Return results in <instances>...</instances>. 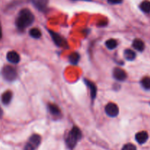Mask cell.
Returning <instances> with one entry per match:
<instances>
[{
	"label": "cell",
	"instance_id": "6",
	"mask_svg": "<svg viewBox=\"0 0 150 150\" xmlns=\"http://www.w3.org/2000/svg\"><path fill=\"white\" fill-rule=\"evenodd\" d=\"M49 33L56 45L59 47H63V48L67 46V43L65 41V40L62 37L60 36L59 34L55 33V32H52V31H49Z\"/></svg>",
	"mask_w": 150,
	"mask_h": 150
},
{
	"label": "cell",
	"instance_id": "14",
	"mask_svg": "<svg viewBox=\"0 0 150 150\" xmlns=\"http://www.w3.org/2000/svg\"><path fill=\"white\" fill-rule=\"evenodd\" d=\"M48 110H49L50 113L55 117H59L61 114V111H60L59 108L55 104H49L48 105Z\"/></svg>",
	"mask_w": 150,
	"mask_h": 150
},
{
	"label": "cell",
	"instance_id": "11",
	"mask_svg": "<svg viewBox=\"0 0 150 150\" xmlns=\"http://www.w3.org/2000/svg\"><path fill=\"white\" fill-rule=\"evenodd\" d=\"M84 81H85V83L86 84V86L89 88V90H90L91 98H92V100H95V97H96V95H97L96 85H95L93 82L90 81H89V80H86V79H85Z\"/></svg>",
	"mask_w": 150,
	"mask_h": 150
},
{
	"label": "cell",
	"instance_id": "9",
	"mask_svg": "<svg viewBox=\"0 0 150 150\" xmlns=\"http://www.w3.org/2000/svg\"><path fill=\"white\" fill-rule=\"evenodd\" d=\"M136 140L140 144H143L146 143L149 138V135L146 131H141L136 133Z\"/></svg>",
	"mask_w": 150,
	"mask_h": 150
},
{
	"label": "cell",
	"instance_id": "12",
	"mask_svg": "<svg viewBox=\"0 0 150 150\" xmlns=\"http://www.w3.org/2000/svg\"><path fill=\"white\" fill-rule=\"evenodd\" d=\"M12 98H13V93H12L11 91H6L1 95V102L4 105H8L11 101Z\"/></svg>",
	"mask_w": 150,
	"mask_h": 150
},
{
	"label": "cell",
	"instance_id": "24",
	"mask_svg": "<svg viewBox=\"0 0 150 150\" xmlns=\"http://www.w3.org/2000/svg\"><path fill=\"white\" fill-rule=\"evenodd\" d=\"M2 115H3V111H2V110H1V108H0V118L2 117Z\"/></svg>",
	"mask_w": 150,
	"mask_h": 150
},
{
	"label": "cell",
	"instance_id": "5",
	"mask_svg": "<svg viewBox=\"0 0 150 150\" xmlns=\"http://www.w3.org/2000/svg\"><path fill=\"white\" fill-rule=\"evenodd\" d=\"M105 111L110 117H116L119 114V107L114 103H109L105 108Z\"/></svg>",
	"mask_w": 150,
	"mask_h": 150
},
{
	"label": "cell",
	"instance_id": "2",
	"mask_svg": "<svg viewBox=\"0 0 150 150\" xmlns=\"http://www.w3.org/2000/svg\"><path fill=\"white\" fill-rule=\"evenodd\" d=\"M81 132L79 127H73L72 130L69 132L67 137L66 139V144L69 149H73L77 144L78 142L81 138Z\"/></svg>",
	"mask_w": 150,
	"mask_h": 150
},
{
	"label": "cell",
	"instance_id": "19",
	"mask_svg": "<svg viewBox=\"0 0 150 150\" xmlns=\"http://www.w3.org/2000/svg\"><path fill=\"white\" fill-rule=\"evenodd\" d=\"M105 45L110 50H113L117 47V41L114 39H109L105 42Z\"/></svg>",
	"mask_w": 150,
	"mask_h": 150
},
{
	"label": "cell",
	"instance_id": "25",
	"mask_svg": "<svg viewBox=\"0 0 150 150\" xmlns=\"http://www.w3.org/2000/svg\"><path fill=\"white\" fill-rule=\"evenodd\" d=\"M85 1H88V0H85Z\"/></svg>",
	"mask_w": 150,
	"mask_h": 150
},
{
	"label": "cell",
	"instance_id": "7",
	"mask_svg": "<svg viewBox=\"0 0 150 150\" xmlns=\"http://www.w3.org/2000/svg\"><path fill=\"white\" fill-rule=\"evenodd\" d=\"M113 76H114V79H117V81H125L127 79V73H125L124 70L121 68H114V72H113Z\"/></svg>",
	"mask_w": 150,
	"mask_h": 150
},
{
	"label": "cell",
	"instance_id": "18",
	"mask_svg": "<svg viewBox=\"0 0 150 150\" xmlns=\"http://www.w3.org/2000/svg\"><path fill=\"white\" fill-rule=\"evenodd\" d=\"M29 35L35 39H39L41 37V32L38 28H33L29 30Z\"/></svg>",
	"mask_w": 150,
	"mask_h": 150
},
{
	"label": "cell",
	"instance_id": "8",
	"mask_svg": "<svg viewBox=\"0 0 150 150\" xmlns=\"http://www.w3.org/2000/svg\"><path fill=\"white\" fill-rule=\"evenodd\" d=\"M7 59L9 62L13 64H18L20 62V56L16 51H9L7 54Z\"/></svg>",
	"mask_w": 150,
	"mask_h": 150
},
{
	"label": "cell",
	"instance_id": "13",
	"mask_svg": "<svg viewBox=\"0 0 150 150\" xmlns=\"http://www.w3.org/2000/svg\"><path fill=\"white\" fill-rule=\"evenodd\" d=\"M133 47L139 51H143L145 48L144 42L140 39H136L133 42Z\"/></svg>",
	"mask_w": 150,
	"mask_h": 150
},
{
	"label": "cell",
	"instance_id": "4",
	"mask_svg": "<svg viewBox=\"0 0 150 150\" xmlns=\"http://www.w3.org/2000/svg\"><path fill=\"white\" fill-rule=\"evenodd\" d=\"M1 73H2L4 79L8 81H13L17 77V72H16V69L10 65L4 66Z\"/></svg>",
	"mask_w": 150,
	"mask_h": 150
},
{
	"label": "cell",
	"instance_id": "15",
	"mask_svg": "<svg viewBox=\"0 0 150 150\" xmlns=\"http://www.w3.org/2000/svg\"><path fill=\"white\" fill-rule=\"evenodd\" d=\"M124 57L128 61H133L136 59V54L133 51L130 49H126L124 51Z\"/></svg>",
	"mask_w": 150,
	"mask_h": 150
},
{
	"label": "cell",
	"instance_id": "10",
	"mask_svg": "<svg viewBox=\"0 0 150 150\" xmlns=\"http://www.w3.org/2000/svg\"><path fill=\"white\" fill-rule=\"evenodd\" d=\"M32 2L38 10L44 11L48 5V0H32Z\"/></svg>",
	"mask_w": 150,
	"mask_h": 150
},
{
	"label": "cell",
	"instance_id": "22",
	"mask_svg": "<svg viewBox=\"0 0 150 150\" xmlns=\"http://www.w3.org/2000/svg\"><path fill=\"white\" fill-rule=\"evenodd\" d=\"M123 0H108V2L111 4H117L122 2Z\"/></svg>",
	"mask_w": 150,
	"mask_h": 150
},
{
	"label": "cell",
	"instance_id": "3",
	"mask_svg": "<svg viewBox=\"0 0 150 150\" xmlns=\"http://www.w3.org/2000/svg\"><path fill=\"white\" fill-rule=\"evenodd\" d=\"M41 142V137L38 134H34L29 138L24 146V150H35Z\"/></svg>",
	"mask_w": 150,
	"mask_h": 150
},
{
	"label": "cell",
	"instance_id": "16",
	"mask_svg": "<svg viewBox=\"0 0 150 150\" xmlns=\"http://www.w3.org/2000/svg\"><path fill=\"white\" fill-rule=\"evenodd\" d=\"M79 60H80V55H79V53L74 52L73 54H71L69 57V61L73 65H76L79 63Z\"/></svg>",
	"mask_w": 150,
	"mask_h": 150
},
{
	"label": "cell",
	"instance_id": "23",
	"mask_svg": "<svg viewBox=\"0 0 150 150\" xmlns=\"http://www.w3.org/2000/svg\"><path fill=\"white\" fill-rule=\"evenodd\" d=\"M1 36H2V32H1V24H0V39H1Z\"/></svg>",
	"mask_w": 150,
	"mask_h": 150
},
{
	"label": "cell",
	"instance_id": "1",
	"mask_svg": "<svg viewBox=\"0 0 150 150\" xmlns=\"http://www.w3.org/2000/svg\"><path fill=\"white\" fill-rule=\"evenodd\" d=\"M35 16L29 9H23L18 13L16 21V25L19 30H24L32 24Z\"/></svg>",
	"mask_w": 150,
	"mask_h": 150
},
{
	"label": "cell",
	"instance_id": "17",
	"mask_svg": "<svg viewBox=\"0 0 150 150\" xmlns=\"http://www.w3.org/2000/svg\"><path fill=\"white\" fill-rule=\"evenodd\" d=\"M140 9L146 13H150V1L147 0L142 1L140 4Z\"/></svg>",
	"mask_w": 150,
	"mask_h": 150
},
{
	"label": "cell",
	"instance_id": "20",
	"mask_svg": "<svg viewBox=\"0 0 150 150\" xmlns=\"http://www.w3.org/2000/svg\"><path fill=\"white\" fill-rule=\"evenodd\" d=\"M142 86L146 89H150V78L145 77L141 81Z\"/></svg>",
	"mask_w": 150,
	"mask_h": 150
},
{
	"label": "cell",
	"instance_id": "21",
	"mask_svg": "<svg viewBox=\"0 0 150 150\" xmlns=\"http://www.w3.org/2000/svg\"><path fill=\"white\" fill-rule=\"evenodd\" d=\"M122 150H137V149H136V146L133 144H127L124 145Z\"/></svg>",
	"mask_w": 150,
	"mask_h": 150
}]
</instances>
